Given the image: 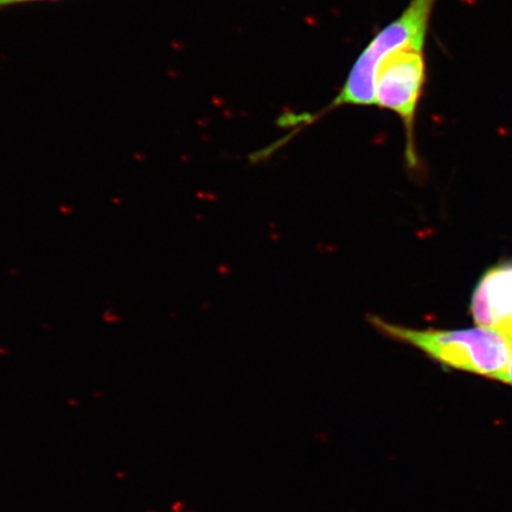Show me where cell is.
Wrapping results in <instances>:
<instances>
[{"label": "cell", "instance_id": "6da1fadb", "mask_svg": "<svg viewBox=\"0 0 512 512\" xmlns=\"http://www.w3.org/2000/svg\"><path fill=\"white\" fill-rule=\"evenodd\" d=\"M368 320L383 336L411 345L446 369L497 381L512 361V338L495 329H414L374 315Z\"/></svg>", "mask_w": 512, "mask_h": 512}, {"label": "cell", "instance_id": "7a4b0ae2", "mask_svg": "<svg viewBox=\"0 0 512 512\" xmlns=\"http://www.w3.org/2000/svg\"><path fill=\"white\" fill-rule=\"evenodd\" d=\"M437 0H411L405 11L384 27L352 66L342 91L316 114L287 117L284 126L302 130L323 115L344 106H375V76L384 57L400 49L424 50Z\"/></svg>", "mask_w": 512, "mask_h": 512}, {"label": "cell", "instance_id": "3957f363", "mask_svg": "<svg viewBox=\"0 0 512 512\" xmlns=\"http://www.w3.org/2000/svg\"><path fill=\"white\" fill-rule=\"evenodd\" d=\"M426 68L424 50L400 49L384 57L375 76V106L400 118L406 132V162L411 170L419 165L415 120L426 83Z\"/></svg>", "mask_w": 512, "mask_h": 512}, {"label": "cell", "instance_id": "277c9868", "mask_svg": "<svg viewBox=\"0 0 512 512\" xmlns=\"http://www.w3.org/2000/svg\"><path fill=\"white\" fill-rule=\"evenodd\" d=\"M470 313L477 326L512 338V260L489 268L472 293Z\"/></svg>", "mask_w": 512, "mask_h": 512}, {"label": "cell", "instance_id": "5b68a950", "mask_svg": "<svg viewBox=\"0 0 512 512\" xmlns=\"http://www.w3.org/2000/svg\"><path fill=\"white\" fill-rule=\"evenodd\" d=\"M35 2H51V0H0V9L6 8V6Z\"/></svg>", "mask_w": 512, "mask_h": 512}, {"label": "cell", "instance_id": "8992f818", "mask_svg": "<svg viewBox=\"0 0 512 512\" xmlns=\"http://www.w3.org/2000/svg\"><path fill=\"white\" fill-rule=\"evenodd\" d=\"M497 381L508 384V386L512 387V361L508 368L504 370V373L498 377Z\"/></svg>", "mask_w": 512, "mask_h": 512}]
</instances>
